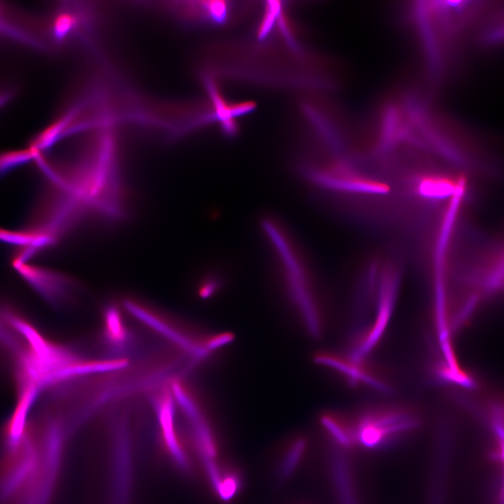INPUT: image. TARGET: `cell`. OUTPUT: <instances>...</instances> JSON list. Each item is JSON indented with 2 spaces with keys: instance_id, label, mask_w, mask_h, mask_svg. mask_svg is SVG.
Returning a JSON list of instances; mask_svg holds the SVG:
<instances>
[{
  "instance_id": "1",
  "label": "cell",
  "mask_w": 504,
  "mask_h": 504,
  "mask_svg": "<svg viewBox=\"0 0 504 504\" xmlns=\"http://www.w3.org/2000/svg\"><path fill=\"white\" fill-rule=\"evenodd\" d=\"M91 128L67 125L34 162L83 206L117 216L121 207L114 140L106 130Z\"/></svg>"
},
{
  "instance_id": "2",
  "label": "cell",
  "mask_w": 504,
  "mask_h": 504,
  "mask_svg": "<svg viewBox=\"0 0 504 504\" xmlns=\"http://www.w3.org/2000/svg\"><path fill=\"white\" fill-rule=\"evenodd\" d=\"M420 425L412 411L395 405L374 406L358 415L353 431L355 442L370 449H383L398 442Z\"/></svg>"
},
{
  "instance_id": "3",
  "label": "cell",
  "mask_w": 504,
  "mask_h": 504,
  "mask_svg": "<svg viewBox=\"0 0 504 504\" xmlns=\"http://www.w3.org/2000/svg\"><path fill=\"white\" fill-rule=\"evenodd\" d=\"M12 266L34 291L55 308L69 304L79 291L73 279L55 270L30 262L12 263Z\"/></svg>"
},
{
  "instance_id": "4",
  "label": "cell",
  "mask_w": 504,
  "mask_h": 504,
  "mask_svg": "<svg viewBox=\"0 0 504 504\" xmlns=\"http://www.w3.org/2000/svg\"><path fill=\"white\" fill-rule=\"evenodd\" d=\"M449 439L448 430L442 427L438 437L428 504H443L446 470L450 449Z\"/></svg>"
},
{
  "instance_id": "5",
  "label": "cell",
  "mask_w": 504,
  "mask_h": 504,
  "mask_svg": "<svg viewBox=\"0 0 504 504\" xmlns=\"http://www.w3.org/2000/svg\"><path fill=\"white\" fill-rule=\"evenodd\" d=\"M332 472L340 504H358L348 461L338 449L332 454Z\"/></svg>"
},
{
  "instance_id": "6",
  "label": "cell",
  "mask_w": 504,
  "mask_h": 504,
  "mask_svg": "<svg viewBox=\"0 0 504 504\" xmlns=\"http://www.w3.org/2000/svg\"><path fill=\"white\" fill-rule=\"evenodd\" d=\"M321 421L338 447L349 448L355 442L352 426H347L340 417L326 414L322 417Z\"/></svg>"
},
{
  "instance_id": "7",
  "label": "cell",
  "mask_w": 504,
  "mask_h": 504,
  "mask_svg": "<svg viewBox=\"0 0 504 504\" xmlns=\"http://www.w3.org/2000/svg\"><path fill=\"white\" fill-rule=\"evenodd\" d=\"M36 154L27 146L21 149L0 151V178L19 167L34 162Z\"/></svg>"
},
{
  "instance_id": "8",
  "label": "cell",
  "mask_w": 504,
  "mask_h": 504,
  "mask_svg": "<svg viewBox=\"0 0 504 504\" xmlns=\"http://www.w3.org/2000/svg\"><path fill=\"white\" fill-rule=\"evenodd\" d=\"M0 34L24 43L37 46L38 42L23 28L13 22L6 15L4 8L0 4Z\"/></svg>"
},
{
  "instance_id": "9",
  "label": "cell",
  "mask_w": 504,
  "mask_h": 504,
  "mask_svg": "<svg viewBox=\"0 0 504 504\" xmlns=\"http://www.w3.org/2000/svg\"><path fill=\"white\" fill-rule=\"evenodd\" d=\"M304 449L305 442L301 439L298 440L291 445L281 466V475L282 477L288 476L295 468L301 460Z\"/></svg>"
},
{
  "instance_id": "10",
  "label": "cell",
  "mask_w": 504,
  "mask_h": 504,
  "mask_svg": "<svg viewBox=\"0 0 504 504\" xmlns=\"http://www.w3.org/2000/svg\"><path fill=\"white\" fill-rule=\"evenodd\" d=\"M15 91L10 88H0V108L6 105L13 98Z\"/></svg>"
},
{
  "instance_id": "11",
  "label": "cell",
  "mask_w": 504,
  "mask_h": 504,
  "mask_svg": "<svg viewBox=\"0 0 504 504\" xmlns=\"http://www.w3.org/2000/svg\"><path fill=\"white\" fill-rule=\"evenodd\" d=\"M500 459L503 461V470H504V451H502L500 453ZM502 496H501V503L500 504H504V471H503V489H502Z\"/></svg>"
}]
</instances>
